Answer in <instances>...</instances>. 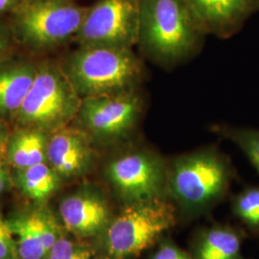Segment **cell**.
I'll return each mask as SVG.
<instances>
[{"label":"cell","instance_id":"obj_15","mask_svg":"<svg viewBox=\"0 0 259 259\" xmlns=\"http://www.w3.org/2000/svg\"><path fill=\"white\" fill-rule=\"evenodd\" d=\"M48 138L44 130L29 128L18 132L10 140L8 157L18 170L47 161Z\"/></svg>","mask_w":259,"mask_h":259},{"label":"cell","instance_id":"obj_9","mask_svg":"<svg viewBox=\"0 0 259 259\" xmlns=\"http://www.w3.org/2000/svg\"><path fill=\"white\" fill-rule=\"evenodd\" d=\"M139 0H97L76 38L81 47L133 49L138 44Z\"/></svg>","mask_w":259,"mask_h":259},{"label":"cell","instance_id":"obj_6","mask_svg":"<svg viewBox=\"0 0 259 259\" xmlns=\"http://www.w3.org/2000/svg\"><path fill=\"white\" fill-rule=\"evenodd\" d=\"M146 100L141 89L129 93L83 98L76 115L78 127L93 142H132L143 119Z\"/></svg>","mask_w":259,"mask_h":259},{"label":"cell","instance_id":"obj_16","mask_svg":"<svg viewBox=\"0 0 259 259\" xmlns=\"http://www.w3.org/2000/svg\"><path fill=\"white\" fill-rule=\"evenodd\" d=\"M19 259H47L48 251L39 228L37 211L10 221Z\"/></svg>","mask_w":259,"mask_h":259},{"label":"cell","instance_id":"obj_10","mask_svg":"<svg viewBox=\"0 0 259 259\" xmlns=\"http://www.w3.org/2000/svg\"><path fill=\"white\" fill-rule=\"evenodd\" d=\"M95 159L94 142L79 127H62L48 139L47 162L62 179L87 175L94 166Z\"/></svg>","mask_w":259,"mask_h":259},{"label":"cell","instance_id":"obj_12","mask_svg":"<svg viewBox=\"0 0 259 259\" xmlns=\"http://www.w3.org/2000/svg\"><path fill=\"white\" fill-rule=\"evenodd\" d=\"M205 33L227 38L235 35L259 11V0H186Z\"/></svg>","mask_w":259,"mask_h":259},{"label":"cell","instance_id":"obj_23","mask_svg":"<svg viewBox=\"0 0 259 259\" xmlns=\"http://www.w3.org/2000/svg\"><path fill=\"white\" fill-rule=\"evenodd\" d=\"M10 185V177L4 163L0 159V194H2Z\"/></svg>","mask_w":259,"mask_h":259},{"label":"cell","instance_id":"obj_1","mask_svg":"<svg viewBox=\"0 0 259 259\" xmlns=\"http://www.w3.org/2000/svg\"><path fill=\"white\" fill-rule=\"evenodd\" d=\"M206 35L186 0H139L137 46L152 63L167 69L184 64Z\"/></svg>","mask_w":259,"mask_h":259},{"label":"cell","instance_id":"obj_24","mask_svg":"<svg viewBox=\"0 0 259 259\" xmlns=\"http://www.w3.org/2000/svg\"><path fill=\"white\" fill-rule=\"evenodd\" d=\"M21 0H0V16L12 13L19 5Z\"/></svg>","mask_w":259,"mask_h":259},{"label":"cell","instance_id":"obj_22","mask_svg":"<svg viewBox=\"0 0 259 259\" xmlns=\"http://www.w3.org/2000/svg\"><path fill=\"white\" fill-rule=\"evenodd\" d=\"M150 259H194V257L181 249L170 239H160L157 248L151 254Z\"/></svg>","mask_w":259,"mask_h":259},{"label":"cell","instance_id":"obj_5","mask_svg":"<svg viewBox=\"0 0 259 259\" xmlns=\"http://www.w3.org/2000/svg\"><path fill=\"white\" fill-rule=\"evenodd\" d=\"M104 175L124 204L167 199V158L139 141L110 158Z\"/></svg>","mask_w":259,"mask_h":259},{"label":"cell","instance_id":"obj_3","mask_svg":"<svg viewBox=\"0 0 259 259\" xmlns=\"http://www.w3.org/2000/svg\"><path fill=\"white\" fill-rule=\"evenodd\" d=\"M63 68L82 99L138 91L146 78L142 59L120 47H81Z\"/></svg>","mask_w":259,"mask_h":259},{"label":"cell","instance_id":"obj_20","mask_svg":"<svg viewBox=\"0 0 259 259\" xmlns=\"http://www.w3.org/2000/svg\"><path fill=\"white\" fill-rule=\"evenodd\" d=\"M47 259H97L90 247L77 241L60 236Z\"/></svg>","mask_w":259,"mask_h":259},{"label":"cell","instance_id":"obj_8","mask_svg":"<svg viewBox=\"0 0 259 259\" xmlns=\"http://www.w3.org/2000/svg\"><path fill=\"white\" fill-rule=\"evenodd\" d=\"M88 11L72 0H21L11 13L12 25L29 46L52 47L76 37Z\"/></svg>","mask_w":259,"mask_h":259},{"label":"cell","instance_id":"obj_4","mask_svg":"<svg viewBox=\"0 0 259 259\" xmlns=\"http://www.w3.org/2000/svg\"><path fill=\"white\" fill-rule=\"evenodd\" d=\"M178 221L176 207L168 199L124 204L101 233L107 259H130L148 250Z\"/></svg>","mask_w":259,"mask_h":259},{"label":"cell","instance_id":"obj_21","mask_svg":"<svg viewBox=\"0 0 259 259\" xmlns=\"http://www.w3.org/2000/svg\"><path fill=\"white\" fill-rule=\"evenodd\" d=\"M0 259H19L9 220L0 213Z\"/></svg>","mask_w":259,"mask_h":259},{"label":"cell","instance_id":"obj_2","mask_svg":"<svg viewBox=\"0 0 259 259\" xmlns=\"http://www.w3.org/2000/svg\"><path fill=\"white\" fill-rule=\"evenodd\" d=\"M234 169L215 146H207L167 159V199L178 215L193 218L208 211L228 193Z\"/></svg>","mask_w":259,"mask_h":259},{"label":"cell","instance_id":"obj_14","mask_svg":"<svg viewBox=\"0 0 259 259\" xmlns=\"http://www.w3.org/2000/svg\"><path fill=\"white\" fill-rule=\"evenodd\" d=\"M37 72V68L27 64L0 67V113H18Z\"/></svg>","mask_w":259,"mask_h":259},{"label":"cell","instance_id":"obj_18","mask_svg":"<svg viewBox=\"0 0 259 259\" xmlns=\"http://www.w3.org/2000/svg\"><path fill=\"white\" fill-rule=\"evenodd\" d=\"M232 210L252 235L259 237V185H248L234 195Z\"/></svg>","mask_w":259,"mask_h":259},{"label":"cell","instance_id":"obj_7","mask_svg":"<svg viewBox=\"0 0 259 259\" xmlns=\"http://www.w3.org/2000/svg\"><path fill=\"white\" fill-rule=\"evenodd\" d=\"M81 101L64 68L44 65L37 69L17 116L29 128L58 130L76 118Z\"/></svg>","mask_w":259,"mask_h":259},{"label":"cell","instance_id":"obj_25","mask_svg":"<svg viewBox=\"0 0 259 259\" xmlns=\"http://www.w3.org/2000/svg\"><path fill=\"white\" fill-rule=\"evenodd\" d=\"M8 47V39L6 35L0 30V57L7 51Z\"/></svg>","mask_w":259,"mask_h":259},{"label":"cell","instance_id":"obj_11","mask_svg":"<svg viewBox=\"0 0 259 259\" xmlns=\"http://www.w3.org/2000/svg\"><path fill=\"white\" fill-rule=\"evenodd\" d=\"M60 215L66 231L83 238L100 236L113 216L105 197L89 186L65 197Z\"/></svg>","mask_w":259,"mask_h":259},{"label":"cell","instance_id":"obj_26","mask_svg":"<svg viewBox=\"0 0 259 259\" xmlns=\"http://www.w3.org/2000/svg\"><path fill=\"white\" fill-rule=\"evenodd\" d=\"M4 145H5V134H4L3 128L0 126V154L3 152Z\"/></svg>","mask_w":259,"mask_h":259},{"label":"cell","instance_id":"obj_13","mask_svg":"<svg viewBox=\"0 0 259 259\" xmlns=\"http://www.w3.org/2000/svg\"><path fill=\"white\" fill-rule=\"evenodd\" d=\"M245 232L227 225L206 228L195 236L194 259H247L243 254Z\"/></svg>","mask_w":259,"mask_h":259},{"label":"cell","instance_id":"obj_17","mask_svg":"<svg viewBox=\"0 0 259 259\" xmlns=\"http://www.w3.org/2000/svg\"><path fill=\"white\" fill-rule=\"evenodd\" d=\"M62 178L48 162L18 170L17 182L22 193L36 202L46 201L58 190Z\"/></svg>","mask_w":259,"mask_h":259},{"label":"cell","instance_id":"obj_19","mask_svg":"<svg viewBox=\"0 0 259 259\" xmlns=\"http://www.w3.org/2000/svg\"><path fill=\"white\" fill-rule=\"evenodd\" d=\"M215 133L235 144L250 160L259 176V129L231 125H217Z\"/></svg>","mask_w":259,"mask_h":259}]
</instances>
